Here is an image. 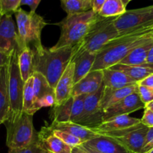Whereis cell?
Wrapping results in <instances>:
<instances>
[{
	"label": "cell",
	"mask_w": 153,
	"mask_h": 153,
	"mask_svg": "<svg viewBox=\"0 0 153 153\" xmlns=\"http://www.w3.org/2000/svg\"><path fill=\"white\" fill-rule=\"evenodd\" d=\"M87 95H81L73 97L70 122L78 123L84 110V103Z\"/></svg>",
	"instance_id": "cell-31"
},
{
	"label": "cell",
	"mask_w": 153,
	"mask_h": 153,
	"mask_svg": "<svg viewBox=\"0 0 153 153\" xmlns=\"http://www.w3.org/2000/svg\"></svg>",
	"instance_id": "cell-50"
},
{
	"label": "cell",
	"mask_w": 153,
	"mask_h": 153,
	"mask_svg": "<svg viewBox=\"0 0 153 153\" xmlns=\"http://www.w3.org/2000/svg\"><path fill=\"white\" fill-rule=\"evenodd\" d=\"M9 59H10V55H7L0 51V68L7 65L9 63Z\"/></svg>",
	"instance_id": "cell-42"
},
{
	"label": "cell",
	"mask_w": 153,
	"mask_h": 153,
	"mask_svg": "<svg viewBox=\"0 0 153 153\" xmlns=\"http://www.w3.org/2000/svg\"><path fill=\"white\" fill-rule=\"evenodd\" d=\"M72 153H89L87 152L83 147H82V145L79 146H75V147H73V149H72Z\"/></svg>",
	"instance_id": "cell-43"
},
{
	"label": "cell",
	"mask_w": 153,
	"mask_h": 153,
	"mask_svg": "<svg viewBox=\"0 0 153 153\" xmlns=\"http://www.w3.org/2000/svg\"><path fill=\"white\" fill-rule=\"evenodd\" d=\"M146 63L147 64H153V46L149 50V53H148L147 58H146Z\"/></svg>",
	"instance_id": "cell-44"
},
{
	"label": "cell",
	"mask_w": 153,
	"mask_h": 153,
	"mask_svg": "<svg viewBox=\"0 0 153 153\" xmlns=\"http://www.w3.org/2000/svg\"><path fill=\"white\" fill-rule=\"evenodd\" d=\"M98 13L93 10L80 13L69 14L61 22L55 25L61 28V36L56 44L50 48L56 50L65 46H72L77 44L99 18Z\"/></svg>",
	"instance_id": "cell-3"
},
{
	"label": "cell",
	"mask_w": 153,
	"mask_h": 153,
	"mask_svg": "<svg viewBox=\"0 0 153 153\" xmlns=\"http://www.w3.org/2000/svg\"><path fill=\"white\" fill-rule=\"evenodd\" d=\"M34 55L29 47L22 49L18 55V64L21 76L24 82H26L32 76L34 71Z\"/></svg>",
	"instance_id": "cell-25"
},
{
	"label": "cell",
	"mask_w": 153,
	"mask_h": 153,
	"mask_svg": "<svg viewBox=\"0 0 153 153\" xmlns=\"http://www.w3.org/2000/svg\"><path fill=\"white\" fill-rule=\"evenodd\" d=\"M148 127L140 123L134 130L125 135L114 138L131 153H140L144 144ZM113 138V137H112Z\"/></svg>",
	"instance_id": "cell-13"
},
{
	"label": "cell",
	"mask_w": 153,
	"mask_h": 153,
	"mask_svg": "<svg viewBox=\"0 0 153 153\" xmlns=\"http://www.w3.org/2000/svg\"><path fill=\"white\" fill-rule=\"evenodd\" d=\"M152 38H153V29H152Z\"/></svg>",
	"instance_id": "cell-49"
},
{
	"label": "cell",
	"mask_w": 153,
	"mask_h": 153,
	"mask_svg": "<svg viewBox=\"0 0 153 153\" xmlns=\"http://www.w3.org/2000/svg\"><path fill=\"white\" fill-rule=\"evenodd\" d=\"M19 51L15 49L10 53L8 63V94L10 99V115L22 112V99L25 82L22 80L18 64Z\"/></svg>",
	"instance_id": "cell-7"
},
{
	"label": "cell",
	"mask_w": 153,
	"mask_h": 153,
	"mask_svg": "<svg viewBox=\"0 0 153 153\" xmlns=\"http://www.w3.org/2000/svg\"><path fill=\"white\" fill-rule=\"evenodd\" d=\"M126 11V7L121 0H105L98 14L102 17H113L120 16Z\"/></svg>",
	"instance_id": "cell-30"
},
{
	"label": "cell",
	"mask_w": 153,
	"mask_h": 153,
	"mask_svg": "<svg viewBox=\"0 0 153 153\" xmlns=\"http://www.w3.org/2000/svg\"><path fill=\"white\" fill-rule=\"evenodd\" d=\"M153 149V127L148 128L145 137L144 144L140 153H147Z\"/></svg>",
	"instance_id": "cell-37"
},
{
	"label": "cell",
	"mask_w": 153,
	"mask_h": 153,
	"mask_svg": "<svg viewBox=\"0 0 153 153\" xmlns=\"http://www.w3.org/2000/svg\"><path fill=\"white\" fill-rule=\"evenodd\" d=\"M73 97H71L64 102L55 105L51 111V119L54 123H64L70 121Z\"/></svg>",
	"instance_id": "cell-27"
},
{
	"label": "cell",
	"mask_w": 153,
	"mask_h": 153,
	"mask_svg": "<svg viewBox=\"0 0 153 153\" xmlns=\"http://www.w3.org/2000/svg\"><path fill=\"white\" fill-rule=\"evenodd\" d=\"M102 70H94L88 73L83 79L73 85L71 96L90 95L100 89L102 85Z\"/></svg>",
	"instance_id": "cell-12"
},
{
	"label": "cell",
	"mask_w": 153,
	"mask_h": 153,
	"mask_svg": "<svg viewBox=\"0 0 153 153\" xmlns=\"http://www.w3.org/2000/svg\"><path fill=\"white\" fill-rule=\"evenodd\" d=\"M51 131H52V133L54 135L58 137V138L61 139L62 141H64L66 144L69 145V146H71V147L79 146L83 143V141H82L80 138H79V137H76V136L74 135H72V134H69V133L64 132V131H58V130L52 129H51Z\"/></svg>",
	"instance_id": "cell-32"
},
{
	"label": "cell",
	"mask_w": 153,
	"mask_h": 153,
	"mask_svg": "<svg viewBox=\"0 0 153 153\" xmlns=\"http://www.w3.org/2000/svg\"><path fill=\"white\" fill-rule=\"evenodd\" d=\"M97 54L81 52L72 54L70 62L74 64V85L91 71Z\"/></svg>",
	"instance_id": "cell-16"
},
{
	"label": "cell",
	"mask_w": 153,
	"mask_h": 153,
	"mask_svg": "<svg viewBox=\"0 0 153 153\" xmlns=\"http://www.w3.org/2000/svg\"><path fill=\"white\" fill-rule=\"evenodd\" d=\"M10 114L8 94V64L0 68V125L3 124Z\"/></svg>",
	"instance_id": "cell-21"
},
{
	"label": "cell",
	"mask_w": 153,
	"mask_h": 153,
	"mask_svg": "<svg viewBox=\"0 0 153 153\" xmlns=\"http://www.w3.org/2000/svg\"><path fill=\"white\" fill-rule=\"evenodd\" d=\"M105 0H92V10L98 13L104 4Z\"/></svg>",
	"instance_id": "cell-40"
},
{
	"label": "cell",
	"mask_w": 153,
	"mask_h": 153,
	"mask_svg": "<svg viewBox=\"0 0 153 153\" xmlns=\"http://www.w3.org/2000/svg\"><path fill=\"white\" fill-rule=\"evenodd\" d=\"M21 0H0V16L14 14L20 7Z\"/></svg>",
	"instance_id": "cell-33"
},
{
	"label": "cell",
	"mask_w": 153,
	"mask_h": 153,
	"mask_svg": "<svg viewBox=\"0 0 153 153\" xmlns=\"http://www.w3.org/2000/svg\"><path fill=\"white\" fill-rule=\"evenodd\" d=\"M16 29L19 40L20 52L29 47L32 51H37L44 46L41 43L42 30L47 25L45 19L36 12H27L18 8L14 13Z\"/></svg>",
	"instance_id": "cell-5"
},
{
	"label": "cell",
	"mask_w": 153,
	"mask_h": 153,
	"mask_svg": "<svg viewBox=\"0 0 153 153\" xmlns=\"http://www.w3.org/2000/svg\"><path fill=\"white\" fill-rule=\"evenodd\" d=\"M138 94L141 101L146 105L153 101V89L138 85Z\"/></svg>",
	"instance_id": "cell-35"
},
{
	"label": "cell",
	"mask_w": 153,
	"mask_h": 153,
	"mask_svg": "<svg viewBox=\"0 0 153 153\" xmlns=\"http://www.w3.org/2000/svg\"><path fill=\"white\" fill-rule=\"evenodd\" d=\"M7 131L6 145L8 153L31 144L37 137V132L33 125V116L22 111L16 115H10L4 123Z\"/></svg>",
	"instance_id": "cell-6"
},
{
	"label": "cell",
	"mask_w": 153,
	"mask_h": 153,
	"mask_svg": "<svg viewBox=\"0 0 153 153\" xmlns=\"http://www.w3.org/2000/svg\"><path fill=\"white\" fill-rule=\"evenodd\" d=\"M74 85V64L70 62L55 88V105L64 102L72 97V91Z\"/></svg>",
	"instance_id": "cell-14"
},
{
	"label": "cell",
	"mask_w": 153,
	"mask_h": 153,
	"mask_svg": "<svg viewBox=\"0 0 153 153\" xmlns=\"http://www.w3.org/2000/svg\"><path fill=\"white\" fill-rule=\"evenodd\" d=\"M121 1H122L123 4H124V6H125V7H126V6L128 5V4L130 2V1H131V0H121Z\"/></svg>",
	"instance_id": "cell-47"
},
{
	"label": "cell",
	"mask_w": 153,
	"mask_h": 153,
	"mask_svg": "<svg viewBox=\"0 0 153 153\" xmlns=\"http://www.w3.org/2000/svg\"><path fill=\"white\" fill-rule=\"evenodd\" d=\"M145 106L140 100L138 92L134 93L105 111L103 122L116 117L128 115L136 111L144 108Z\"/></svg>",
	"instance_id": "cell-11"
},
{
	"label": "cell",
	"mask_w": 153,
	"mask_h": 153,
	"mask_svg": "<svg viewBox=\"0 0 153 153\" xmlns=\"http://www.w3.org/2000/svg\"><path fill=\"white\" fill-rule=\"evenodd\" d=\"M41 0H21L20 5H28L31 8V11L35 12Z\"/></svg>",
	"instance_id": "cell-39"
},
{
	"label": "cell",
	"mask_w": 153,
	"mask_h": 153,
	"mask_svg": "<svg viewBox=\"0 0 153 153\" xmlns=\"http://www.w3.org/2000/svg\"><path fill=\"white\" fill-rule=\"evenodd\" d=\"M145 108H147L150 109V110L152 111H153V101L150 102L148 103L147 105H146Z\"/></svg>",
	"instance_id": "cell-46"
},
{
	"label": "cell",
	"mask_w": 153,
	"mask_h": 153,
	"mask_svg": "<svg viewBox=\"0 0 153 153\" xmlns=\"http://www.w3.org/2000/svg\"><path fill=\"white\" fill-rule=\"evenodd\" d=\"M102 84L105 88L114 90L120 89L137 83L125 73L118 70L108 68L102 70Z\"/></svg>",
	"instance_id": "cell-22"
},
{
	"label": "cell",
	"mask_w": 153,
	"mask_h": 153,
	"mask_svg": "<svg viewBox=\"0 0 153 153\" xmlns=\"http://www.w3.org/2000/svg\"><path fill=\"white\" fill-rule=\"evenodd\" d=\"M61 7L67 15L92 10V0H61Z\"/></svg>",
	"instance_id": "cell-29"
},
{
	"label": "cell",
	"mask_w": 153,
	"mask_h": 153,
	"mask_svg": "<svg viewBox=\"0 0 153 153\" xmlns=\"http://www.w3.org/2000/svg\"><path fill=\"white\" fill-rule=\"evenodd\" d=\"M140 123H141L140 119L131 117L129 115H122V116L116 117L104 121L97 127L91 128V129L94 132L99 134V133L106 132V131H119V130L125 129V128H130Z\"/></svg>",
	"instance_id": "cell-20"
},
{
	"label": "cell",
	"mask_w": 153,
	"mask_h": 153,
	"mask_svg": "<svg viewBox=\"0 0 153 153\" xmlns=\"http://www.w3.org/2000/svg\"><path fill=\"white\" fill-rule=\"evenodd\" d=\"M49 126L52 130L62 131L64 132L69 133L72 135L76 136V137L80 138L83 141V143L100 136V134L94 132L90 128L83 126L76 123L70 122V121L64 123L52 122V123Z\"/></svg>",
	"instance_id": "cell-19"
},
{
	"label": "cell",
	"mask_w": 153,
	"mask_h": 153,
	"mask_svg": "<svg viewBox=\"0 0 153 153\" xmlns=\"http://www.w3.org/2000/svg\"><path fill=\"white\" fill-rule=\"evenodd\" d=\"M72 46H65L56 50L43 47L42 49L33 51L34 71L38 72L46 79L53 89L70 62Z\"/></svg>",
	"instance_id": "cell-2"
},
{
	"label": "cell",
	"mask_w": 153,
	"mask_h": 153,
	"mask_svg": "<svg viewBox=\"0 0 153 153\" xmlns=\"http://www.w3.org/2000/svg\"><path fill=\"white\" fill-rule=\"evenodd\" d=\"M38 111L36 105V99L33 90V78L28 79L25 82L22 99V111L29 115L34 116V114Z\"/></svg>",
	"instance_id": "cell-26"
},
{
	"label": "cell",
	"mask_w": 153,
	"mask_h": 153,
	"mask_svg": "<svg viewBox=\"0 0 153 153\" xmlns=\"http://www.w3.org/2000/svg\"><path fill=\"white\" fill-rule=\"evenodd\" d=\"M13 153H46L45 150L43 149V146H42L41 143H40V140H39L38 137H35L32 143L27 146L26 147L22 148V149H18V150L15 151Z\"/></svg>",
	"instance_id": "cell-34"
},
{
	"label": "cell",
	"mask_w": 153,
	"mask_h": 153,
	"mask_svg": "<svg viewBox=\"0 0 153 153\" xmlns=\"http://www.w3.org/2000/svg\"><path fill=\"white\" fill-rule=\"evenodd\" d=\"M114 25L119 35L153 26V5L128 10L117 16Z\"/></svg>",
	"instance_id": "cell-8"
},
{
	"label": "cell",
	"mask_w": 153,
	"mask_h": 153,
	"mask_svg": "<svg viewBox=\"0 0 153 153\" xmlns=\"http://www.w3.org/2000/svg\"><path fill=\"white\" fill-rule=\"evenodd\" d=\"M33 78V90L34 97L37 102L43 96L51 93H55V89L50 86L46 78L38 72H34L32 75Z\"/></svg>",
	"instance_id": "cell-28"
},
{
	"label": "cell",
	"mask_w": 153,
	"mask_h": 153,
	"mask_svg": "<svg viewBox=\"0 0 153 153\" xmlns=\"http://www.w3.org/2000/svg\"><path fill=\"white\" fill-rule=\"evenodd\" d=\"M82 145L102 153H131L115 139L100 135L85 142Z\"/></svg>",
	"instance_id": "cell-18"
},
{
	"label": "cell",
	"mask_w": 153,
	"mask_h": 153,
	"mask_svg": "<svg viewBox=\"0 0 153 153\" xmlns=\"http://www.w3.org/2000/svg\"><path fill=\"white\" fill-rule=\"evenodd\" d=\"M137 92H138V83L115 90L105 88L100 100V105L103 111H105L111 106L121 101L126 97Z\"/></svg>",
	"instance_id": "cell-17"
},
{
	"label": "cell",
	"mask_w": 153,
	"mask_h": 153,
	"mask_svg": "<svg viewBox=\"0 0 153 153\" xmlns=\"http://www.w3.org/2000/svg\"><path fill=\"white\" fill-rule=\"evenodd\" d=\"M20 52L17 29L11 14L0 16V51L10 55L13 50Z\"/></svg>",
	"instance_id": "cell-10"
},
{
	"label": "cell",
	"mask_w": 153,
	"mask_h": 153,
	"mask_svg": "<svg viewBox=\"0 0 153 153\" xmlns=\"http://www.w3.org/2000/svg\"><path fill=\"white\" fill-rule=\"evenodd\" d=\"M153 26L136 30L111 40L97 53L91 71L102 70L119 64L130 52L152 38Z\"/></svg>",
	"instance_id": "cell-1"
},
{
	"label": "cell",
	"mask_w": 153,
	"mask_h": 153,
	"mask_svg": "<svg viewBox=\"0 0 153 153\" xmlns=\"http://www.w3.org/2000/svg\"><path fill=\"white\" fill-rule=\"evenodd\" d=\"M37 137L46 153H72L73 147L54 135L49 126L42 127Z\"/></svg>",
	"instance_id": "cell-15"
},
{
	"label": "cell",
	"mask_w": 153,
	"mask_h": 153,
	"mask_svg": "<svg viewBox=\"0 0 153 153\" xmlns=\"http://www.w3.org/2000/svg\"><path fill=\"white\" fill-rule=\"evenodd\" d=\"M82 147H83L84 149L87 151V152H88L89 153H102V152H99V151L95 150V149H92V148H91V147H88V146H84V145H82Z\"/></svg>",
	"instance_id": "cell-45"
},
{
	"label": "cell",
	"mask_w": 153,
	"mask_h": 153,
	"mask_svg": "<svg viewBox=\"0 0 153 153\" xmlns=\"http://www.w3.org/2000/svg\"><path fill=\"white\" fill-rule=\"evenodd\" d=\"M152 46L153 38L152 37L144 43L133 49L119 64L129 66H136L146 64L148 53Z\"/></svg>",
	"instance_id": "cell-24"
},
{
	"label": "cell",
	"mask_w": 153,
	"mask_h": 153,
	"mask_svg": "<svg viewBox=\"0 0 153 153\" xmlns=\"http://www.w3.org/2000/svg\"><path fill=\"white\" fill-rule=\"evenodd\" d=\"M110 68L112 70L123 72L137 83L146 79L149 75L153 74V64H147V63L136 66L117 64Z\"/></svg>",
	"instance_id": "cell-23"
},
{
	"label": "cell",
	"mask_w": 153,
	"mask_h": 153,
	"mask_svg": "<svg viewBox=\"0 0 153 153\" xmlns=\"http://www.w3.org/2000/svg\"><path fill=\"white\" fill-rule=\"evenodd\" d=\"M138 85H143V86L148 87V88H152L153 89V74L149 75V76L142 80L138 83Z\"/></svg>",
	"instance_id": "cell-41"
},
{
	"label": "cell",
	"mask_w": 153,
	"mask_h": 153,
	"mask_svg": "<svg viewBox=\"0 0 153 153\" xmlns=\"http://www.w3.org/2000/svg\"><path fill=\"white\" fill-rule=\"evenodd\" d=\"M55 102H56V100H55V93H51V94L43 96L37 102V107L38 110H40L42 108L53 107L55 105Z\"/></svg>",
	"instance_id": "cell-36"
},
{
	"label": "cell",
	"mask_w": 153,
	"mask_h": 153,
	"mask_svg": "<svg viewBox=\"0 0 153 153\" xmlns=\"http://www.w3.org/2000/svg\"><path fill=\"white\" fill-rule=\"evenodd\" d=\"M116 17L99 16L85 37L73 46L72 54L85 51L97 54L108 42L119 37V33L114 25Z\"/></svg>",
	"instance_id": "cell-4"
},
{
	"label": "cell",
	"mask_w": 153,
	"mask_h": 153,
	"mask_svg": "<svg viewBox=\"0 0 153 153\" xmlns=\"http://www.w3.org/2000/svg\"><path fill=\"white\" fill-rule=\"evenodd\" d=\"M104 88L105 86L102 84L98 91L86 96L83 112L78 124L91 128L97 127L103 122L104 111L100 105V100Z\"/></svg>",
	"instance_id": "cell-9"
},
{
	"label": "cell",
	"mask_w": 153,
	"mask_h": 153,
	"mask_svg": "<svg viewBox=\"0 0 153 153\" xmlns=\"http://www.w3.org/2000/svg\"><path fill=\"white\" fill-rule=\"evenodd\" d=\"M140 123L148 128L153 127V111L147 108H144L143 115L140 119Z\"/></svg>",
	"instance_id": "cell-38"
},
{
	"label": "cell",
	"mask_w": 153,
	"mask_h": 153,
	"mask_svg": "<svg viewBox=\"0 0 153 153\" xmlns=\"http://www.w3.org/2000/svg\"><path fill=\"white\" fill-rule=\"evenodd\" d=\"M147 153H153V149H152V150H151V151H149V152H147Z\"/></svg>",
	"instance_id": "cell-48"
}]
</instances>
